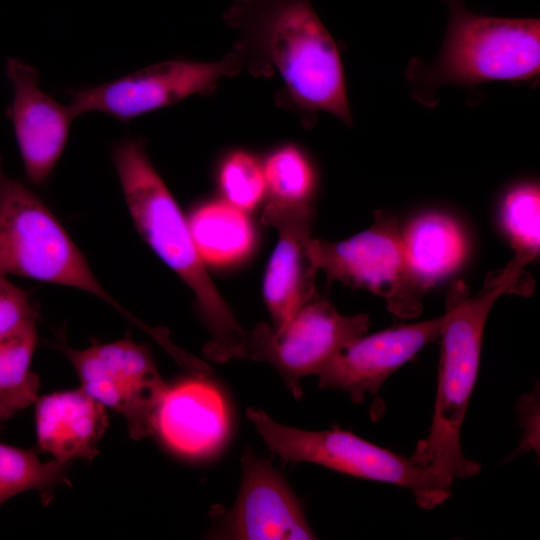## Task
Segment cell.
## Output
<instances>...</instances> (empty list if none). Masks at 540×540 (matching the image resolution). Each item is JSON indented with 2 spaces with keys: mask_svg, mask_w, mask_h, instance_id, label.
<instances>
[{
  "mask_svg": "<svg viewBox=\"0 0 540 540\" xmlns=\"http://www.w3.org/2000/svg\"><path fill=\"white\" fill-rule=\"evenodd\" d=\"M225 20L253 75H277L298 108L352 124L340 51L311 0H235Z\"/></svg>",
  "mask_w": 540,
  "mask_h": 540,
  "instance_id": "cell-1",
  "label": "cell"
},
{
  "mask_svg": "<svg viewBox=\"0 0 540 540\" xmlns=\"http://www.w3.org/2000/svg\"><path fill=\"white\" fill-rule=\"evenodd\" d=\"M112 161L137 231L194 294L210 335L204 356L215 363L244 358L247 333L213 283L188 220L152 164L144 141H120Z\"/></svg>",
  "mask_w": 540,
  "mask_h": 540,
  "instance_id": "cell-2",
  "label": "cell"
},
{
  "mask_svg": "<svg viewBox=\"0 0 540 540\" xmlns=\"http://www.w3.org/2000/svg\"><path fill=\"white\" fill-rule=\"evenodd\" d=\"M516 259L491 272L481 289L469 294L460 282L452 287L440 331L441 351L434 412L428 435L409 458L430 469L440 482L451 487L455 478L478 474L481 465L467 459L461 449L460 432L477 379L485 324L496 300L515 292L523 274Z\"/></svg>",
  "mask_w": 540,
  "mask_h": 540,
  "instance_id": "cell-3",
  "label": "cell"
},
{
  "mask_svg": "<svg viewBox=\"0 0 540 540\" xmlns=\"http://www.w3.org/2000/svg\"><path fill=\"white\" fill-rule=\"evenodd\" d=\"M447 6V28L431 64L412 59L407 79L414 98L432 105L445 86L473 87L492 81L535 83L540 75V20L479 15L463 0Z\"/></svg>",
  "mask_w": 540,
  "mask_h": 540,
  "instance_id": "cell-4",
  "label": "cell"
},
{
  "mask_svg": "<svg viewBox=\"0 0 540 540\" xmlns=\"http://www.w3.org/2000/svg\"><path fill=\"white\" fill-rule=\"evenodd\" d=\"M10 274L84 291L142 323L105 290L40 197L7 175L0 156V276Z\"/></svg>",
  "mask_w": 540,
  "mask_h": 540,
  "instance_id": "cell-5",
  "label": "cell"
},
{
  "mask_svg": "<svg viewBox=\"0 0 540 540\" xmlns=\"http://www.w3.org/2000/svg\"><path fill=\"white\" fill-rule=\"evenodd\" d=\"M246 417L268 449L284 462L312 463L351 476L395 484L412 491L423 509L445 502L452 488L428 468L375 445L350 431L333 426L307 431L282 425L260 409L248 408Z\"/></svg>",
  "mask_w": 540,
  "mask_h": 540,
  "instance_id": "cell-6",
  "label": "cell"
},
{
  "mask_svg": "<svg viewBox=\"0 0 540 540\" xmlns=\"http://www.w3.org/2000/svg\"><path fill=\"white\" fill-rule=\"evenodd\" d=\"M369 324L367 314L342 315L316 295L280 330L258 323L247 333L245 357L270 364L299 399L301 380L317 375L339 351L365 335Z\"/></svg>",
  "mask_w": 540,
  "mask_h": 540,
  "instance_id": "cell-7",
  "label": "cell"
},
{
  "mask_svg": "<svg viewBox=\"0 0 540 540\" xmlns=\"http://www.w3.org/2000/svg\"><path fill=\"white\" fill-rule=\"evenodd\" d=\"M245 68L236 49L215 62L171 60L137 70L113 81L70 91L73 116L101 112L123 123L214 89L220 79Z\"/></svg>",
  "mask_w": 540,
  "mask_h": 540,
  "instance_id": "cell-8",
  "label": "cell"
},
{
  "mask_svg": "<svg viewBox=\"0 0 540 540\" xmlns=\"http://www.w3.org/2000/svg\"><path fill=\"white\" fill-rule=\"evenodd\" d=\"M59 349L77 372L80 387L119 413L133 439L154 433L156 411L169 385L158 372L147 345L126 337L82 350L64 345Z\"/></svg>",
  "mask_w": 540,
  "mask_h": 540,
  "instance_id": "cell-9",
  "label": "cell"
},
{
  "mask_svg": "<svg viewBox=\"0 0 540 540\" xmlns=\"http://www.w3.org/2000/svg\"><path fill=\"white\" fill-rule=\"evenodd\" d=\"M236 501L224 512L215 538L236 540L316 539L303 505L268 460L245 447Z\"/></svg>",
  "mask_w": 540,
  "mask_h": 540,
  "instance_id": "cell-10",
  "label": "cell"
},
{
  "mask_svg": "<svg viewBox=\"0 0 540 540\" xmlns=\"http://www.w3.org/2000/svg\"><path fill=\"white\" fill-rule=\"evenodd\" d=\"M309 252L329 281L368 290L392 303L403 278L401 228L396 216L377 211L373 224L349 239L331 242L311 238Z\"/></svg>",
  "mask_w": 540,
  "mask_h": 540,
  "instance_id": "cell-11",
  "label": "cell"
},
{
  "mask_svg": "<svg viewBox=\"0 0 540 540\" xmlns=\"http://www.w3.org/2000/svg\"><path fill=\"white\" fill-rule=\"evenodd\" d=\"M314 217V209L306 202L271 199L263 210L262 222L278 234L263 282L264 300L276 331L318 295L315 289L318 270L309 252Z\"/></svg>",
  "mask_w": 540,
  "mask_h": 540,
  "instance_id": "cell-12",
  "label": "cell"
},
{
  "mask_svg": "<svg viewBox=\"0 0 540 540\" xmlns=\"http://www.w3.org/2000/svg\"><path fill=\"white\" fill-rule=\"evenodd\" d=\"M6 74L12 87L7 108L26 178L35 185L47 182L66 147L75 119L63 105L40 87L38 71L17 58L6 62Z\"/></svg>",
  "mask_w": 540,
  "mask_h": 540,
  "instance_id": "cell-13",
  "label": "cell"
},
{
  "mask_svg": "<svg viewBox=\"0 0 540 540\" xmlns=\"http://www.w3.org/2000/svg\"><path fill=\"white\" fill-rule=\"evenodd\" d=\"M443 315L363 335L339 351L316 375L318 386L339 389L355 403L377 394L384 381L440 337Z\"/></svg>",
  "mask_w": 540,
  "mask_h": 540,
  "instance_id": "cell-14",
  "label": "cell"
},
{
  "mask_svg": "<svg viewBox=\"0 0 540 540\" xmlns=\"http://www.w3.org/2000/svg\"><path fill=\"white\" fill-rule=\"evenodd\" d=\"M403 278L388 310L400 318H414L422 311L424 294L454 273L468 253L461 225L451 216L427 212L401 229Z\"/></svg>",
  "mask_w": 540,
  "mask_h": 540,
  "instance_id": "cell-15",
  "label": "cell"
},
{
  "mask_svg": "<svg viewBox=\"0 0 540 540\" xmlns=\"http://www.w3.org/2000/svg\"><path fill=\"white\" fill-rule=\"evenodd\" d=\"M226 428L223 401L200 378L169 386L154 419V432L171 449L187 456L211 451L223 439Z\"/></svg>",
  "mask_w": 540,
  "mask_h": 540,
  "instance_id": "cell-16",
  "label": "cell"
},
{
  "mask_svg": "<svg viewBox=\"0 0 540 540\" xmlns=\"http://www.w3.org/2000/svg\"><path fill=\"white\" fill-rule=\"evenodd\" d=\"M35 421L39 448L66 463L94 458L108 426L106 407L81 387L38 398Z\"/></svg>",
  "mask_w": 540,
  "mask_h": 540,
  "instance_id": "cell-17",
  "label": "cell"
},
{
  "mask_svg": "<svg viewBox=\"0 0 540 540\" xmlns=\"http://www.w3.org/2000/svg\"><path fill=\"white\" fill-rule=\"evenodd\" d=\"M191 235L205 263L224 265L245 257L254 232L245 211L228 202H211L188 219Z\"/></svg>",
  "mask_w": 540,
  "mask_h": 540,
  "instance_id": "cell-18",
  "label": "cell"
},
{
  "mask_svg": "<svg viewBox=\"0 0 540 540\" xmlns=\"http://www.w3.org/2000/svg\"><path fill=\"white\" fill-rule=\"evenodd\" d=\"M36 321H26L0 337V421L38 399V377L30 371L37 344Z\"/></svg>",
  "mask_w": 540,
  "mask_h": 540,
  "instance_id": "cell-19",
  "label": "cell"
},
{
  "mask_svg": "<svg viewBox=\"0 0 540 540\" xmlns=\"http://www.w3.org/2000/svg\"><path fill=\"white\" fill-rule=\"evenodd\" d=\"M540 189L536 182L512 186L500 206L501 224L515 255L527 264L538 256L540 248Z\"/></svg>",
  "mask_w": 540,
  "mask_h": 540,
  "instance_id": "cell-20",
  "label": "cell"
},
{
  "mask_svg": "<svg viewBox=\"0 0 540 540\" xmlns=\"http://www.w3.org/2000/svg\"><path fill=\"white\" fill-rule=\"evenodd\" d=\"M66 468V462H42L33 451L0 444V506L24 491L52 488Z\"/></svg>",
  "mask_w": 540,
  "mask_h": 540,
  "instance_id": "cell-21",
  "label": "cell"
},
{
  "mask_svg": "<svg viewBox=\"0 0 540 540\" xmlns=\"http://www.w3.org/2000/svg\"><path fill=\"white\" fill-rule=\"evenodd\" d=\"M266 190L271 199L304 203L314 188V172L306 157L294 146H285L269 156L263 166Z\"/></svg>",
  "mask_w": 540,
  "mask_h": 540,
  "instance_id": "cell-22",
  "label": "cell"
},
{
  "mask_svg": "<svg viewBox=\"0 0 540 540\" xmlns=\"http://www.w3.org/2000/svg\"><path fill=\"white\" fill-rule=\"evenodd\" d=\"M219 183L226 202L243 211L253 209L266 191L263 166L243 151L234 152L225 159Z\"/></svg>",
  "mask_w": 540,
  "mask_h": 540,
  "instance_id": "cell-23",
  "label": "cell"
},
{
  "mask_svg": "<svg viewBox=\"0 0 540 540\" xmlns=\"http://www.w3.org/2000/svg\"><path fill=\"white\" fill-rule=\"evenodd\" d=\"M38 313L29 294L0 276V337L29 320H37Z\"/></svg>",
  "mask_w": 540,
  "mask_h": 540,
  "instance_id": "cell-24",
  "label": "cell"
}]
</instances>
